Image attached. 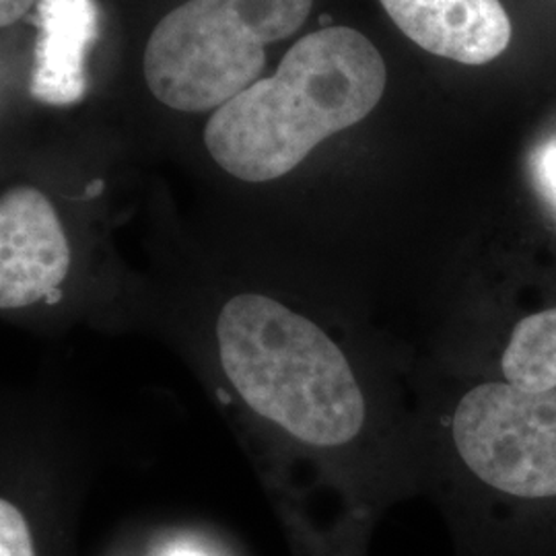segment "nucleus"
<instances>
[{
  "label": "nucleus",
  "mask_w": 556,
  "mask_h": 556,
  "mask_svg": "<svg viewBox=\"0 0 556 556\" xmlns=\"http://www.w3.org/2000/svg\"><path fill=\"white\" fill-rule=\"evenodd\" d=\"M397 29L422 50L459 64H486L511 41L498 0H381Z\"/></svg>",
  "instance_id": "5"
},
{
  "label": "nucleus",
  "mask_w": 556,
  "mask_h": 556,
  "mask_svg": "<svg viewBox=\"0 0 556 556\" xmlns=\"http://www.w3.org/2000/svg\"><path fill=\"white\" fill-rule=\"evenodd\" d=\"M388 68L357 29L324 27L285 54L277 75L215 110L204 149L243 188L289 181L324 142L367 118L383 98Z\"/></svg>",
  "instance_id": "2"
},
{
  "label": "nucleus",
  "mask_w": 556,
  "mask_h": 556,
  "mask_svg": "<svg viewBox=\"0 0 556 556\" xmlns=\"http://www.w3.org/2000/svg\"><path fill=\"white\" fill-rule=\"evenodd\" d=\"M38 0H0V25L9 27L20 21Z\"/></svg>",
  "instance_id": "9"
},
{
  "label": "nucleus",
  "mask_w": 556,
  "mask_h": 556,
  "mask_svg": "<svg viewBox=\"0 0 556 556\" xmlns=\"http://www.w3.org/2000/svg\"><path fill=\"white\" fill-rule=\"evenodd\" d=\"M31 98L48 105H73L89 89L87 54L100 31L96 0H38Z\"/></svg>",
  "instance_id": "6"
},
{
  "label": "nucleus",
  "mask_w": 556,
  "mask_h": 556,
  "mask_svg": "<svg viewBox=\"0 0 556 556\" xmlns=\"http://www.w3.org/2000/svg\"><path fill=\"white\" fill-rule=\"evenodd\" d=\"M501 371L521 390H556V307L517 321L501 355Z\"/></svg>",
  "instance_id": "7"
},
{
  "label": "nucleus",
  "mask_w": 556,
  "mask_h": 556,
  "mask_svg": "<svg viewBox=\"0 0 556 556\" xmlns=\"http://www.w3.org/2000/svg\"><path fill=\"white\" fill-rule=\"evenodd\" d=\"M540 169H542V178L546 181L553 199L556 200V142L544 151Z\"/></svg>",
  "instance_id": "10"
},
{
  "label": "nucleus",
  "mask_w": 556,
  "mask_h": 556,
  "mask_svg": "<svg viewBox=\"0 0 556 556\" xmlns=\"http://www.w3.org/2000/svg\"><path fill=\"white\" fill-rule=\"evenodd\" d=\"M0 556H38L27 519L7 497H0Z\"/></svg>",
  "instance_id": "8"
},
{
  "label": "nucleus",
  "mask_w": 556,
  "mask_h": 556,
  "mask_svg": "<svg viewBox=\"0 0 556 556\" xmlns=\"http://www.w3.org/2000/svg\"><path fill=\"white\" fill-rule=\"evenodd\" d=\"M365 332L238 262L140 275L128 314V334L163 342L206 388L270 489L351 505L392 484L400 466Z\"/></svg>",
  "instance_id": "1"
},
{
  "label": "nucleus",
  "mask_w": 556,
  "mask_h": 556,
  "mask_svg": "<svg viewBox=\"0 0 556 556\" xmlns=\"http://www.w3.org/2000/svg\"><path fill=\"white\" fill-rule=\"evenodd\" d=\"M447 443L489 493L523 505L556 503V390L477 383L450 408Z\"/></svg>",
  "instance_id": "4"
},
{
  "label": "nucleus",
  "mask_w": 556,
  "mask_h": 556,
  "mask_svg": "<svg viewBox=\"0 0 556 556\" xmlns=\"http://www.w3.org/2000/svg\"><path fill=\"white\" fill-rule=\"evenodd\" d=\"M314 0H186L144 48L151 93L172 110H219L258 80L266 46L301 29Z\"/></svg>",
  "instance_id": "3"
}]
</instances>
